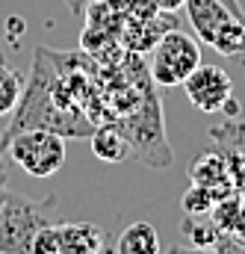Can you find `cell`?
Segmentation results:
<instances>
[{
	"label": "cell",
	"instance_id": "obj_17",
	"mask_svg": "<svg viewBox=\"0 0 245 254\" xmlns=\"http://www.w3.org/2000/svg\"><path fill=\"white\" fill-rule=\"evenodd\" d=\"M65 6H68V12L71 15H86V9L95 3V0H62Z\"/></svg>",
	"mask_w": 245,
	"mask_h": 254
},
{
	"label": "cell",
	"instance_id": "obj_9",
	"mask_svg": "<svg viewBox=\"0 0 245 254\" xmlns=\"http://www.w3.org/2000/svg\"><path fill=\"white\" fill-rule=\"evenodd\" d=\"M189 178H192V184H201V187H210V190L219 195V201L222 198H228L231 195V169H228V160L222 157V154H201L192 166H189Z\"/></svg>",
	"mask_w": 245,
	"mask_h": 254
},
{
	"label": "cell",
	"instance_id": "obj_11",
	"mask_svg": "<svg viewBox=\"0 0 245 254\" xmlns=\"http://www.w3.org/2000/svg\"><path fill=\"white\" fill-rule=\"evenodd\" d=\"M160 252H163V243H160V234L151 222L127 225L116 240V254H160Z\"/></svg>",
	"mask_w": 245,
	"mask_h": 254
},
{
	"label": "cell",
	"instance_id": "obj_20",
	"mask_svg": "<svg viewBox=\"0 0 245 254\" xmlns=\"http://www.w3.org/2000/svg\"><path fill=\"white\" fill-rule=\"evenodd\" d=\"M9 178H6V172H0V204H3V198H6V190H9V184H6Z\"/></svg>",
	"mask_w": 245,
	"mask_h": 254
},
{
	"label": "cell",
	"instance_id": "obj_13",
	"mask_svg": "<svg viewBox=\"0 0 245 254\" xmlns=\"http://www.w3.org/2000/svg\"><path fill=\"white\" fill-rule=\"evenodd\" d=\"M21 92H24V77L6 60H0V116L15 113V107L21 101Z\"/></svg>",
	"mask_w": 245,
	"mask_h": 254
},
{
	"label": "cell",
	"instance_id": "obj_16",
	"mask_svg": "<svg viewBox=\"0 0 245 254\" xmlns=\"http://www.w3.org/2000/svg\"><path fill=\"white\" fill-rule=\"evenodd\" d=\"M160 254H245V246H234V243H222V246H216V249H201V246H169L166 252Z\"/></svg>",
	"mask_w": 245,
	"mask_h": 254
},
{
	"label": "cell",
	"instance_id": "obj_23",
	"mask_svg": "<svg viewBox=\"0 0 245 254\" xmlns=\"http://www.w3.org/2000/svg\"><path fill=\"white\" fill-rule=\"evenodd\" d=\"M243 219H245V204H243Z\"/></svg>",
	"mask_w": 245,
	"mask_h": 254
},
{
	"label": "cell",
	"instance_id": "obj_22",
	"mask_svg": "<svg viewBox=\"0 0 245 254\" xmlns=\"http://www.w3.org/2000/svg\"><path fill=\"white\" fill-rule=\"evenodd\" d=\"M0 60H6V57H3V42H0Z\"/></svg>",
	"mask_w": 245,
	"mask_h": 254
},
{
	"label": "cell",
	"instance_id": "obj_3",
	"mask_svg": "<svg viewBox=\"0 0 245 254\" xmlns=\"http://www.w3.org/2000/svg\"><path fill=\"white\" fill-rule=\"evenodd\" d=\"M6 157L21 166L30 178H54L65 166V136L48 127L21 130L6 142Z\"/></svg>",
	"mask_w": 245,
	"mask_h": 254
},
{
	"label": "cell",
	"instance_id": "obj_2",
	"mask_svg": "<svg viewBox=\"0 0 245 254\" xmlns=\"http://www.w3.org/2000/svg\"><path fill=\"white\" fill-rule=\"evenodd\" d=\"M57 219V195L30 198L6 190L0 204V254H30L36 234Z\"/></svg>",
	"mask_w": 245,
	"mask_h": 254
},
{
	"label": "cell",
	"instance_id": "obj_10",
	"mask_svg": "<svg viewBox=\"0 0 245 254\" xmlns=\"http://www.w3.org/2000/svg\"><path fill=\"white\" fill-rule=\"evenodd\" d=\"M92 151H95V157L104 160V163H124V160L133 154L127 136L122 133V127L116 125V122L95 127V133H92Z\"/></svg>",
	"mask_w": 245,
	"mask_h": 254
},
{
	"label": "cell",
	"instance_id": "obj_7",
	"mask_svg": "<svg viewBox=\"0 0 245 254\" xmlns=\"http://www.w3.org/2000/svg\"><path fill=\"white\" fill-rule=\"evenodd\" d=\"M184 89L189 104L201 113H219L234 98V83L219 65H198L184 80Z\"/></svg>",
	"mask_w": 245,
	"mask_h": 254
},
{
	"label": "cell",
	"instance_id": "obj_18",
	"mask_svg": "<svg viewBox=\"0 0 245 254\" xmlns=\"http://www.w3.org/2000/svg\"><path fill=\"white\" fill-rule=\"evenodd\" d=\"M151 3H154V6H157L160 12H169V15H172V12L184 9V3H186V0H151Z\"/></svg>",
	"mask_w": 245,
	"mask_h": 254
},
{
	"label": "cell",
	"instance_id": "obj_4",
	"mask_svg": "<svg viewBox=\"0 0 245 254\" xmlns=\"http://www.w3.org/2000/svg\"><path fill=\"white\" fill-rule=\"evenodd\" d=\"M201 65V48L192 36H186L181 30H166L160 36V42L151 48V65L148 74L160 89H172V86H184V80Z\"/></svg>",
	"mask_w": 245,
	"mask_h": 254
},
{
	"label": "cell",
	"instance_id": "obj_12",
	"mask_svg": "<svg viewBox=\"0 0 245 254\" xmlns=\"http://www.w3.org/2000/svg\"><path fill=\"white\" fill-rule=\"evenodd\" d=\"M210 48L228 60H237L240 65H245V18H228Z\"/></svg>",
	"mask_w": 245,
	"mask_h": 254
},
{
	"label": "cell",
	"instance_id": "obj_5",
	"mask_svg": "<svg viewBox=\"0 0 245 254\" xmlns=\"http://www.w3.org/2000/svg\"><path fill=\"white\" fill-rule=\"evenodd\" d=\"M122 133L127 136L133 154H139V160H145L148 166H169L172 163V148L166 142V130H163V116H160V104H157V95H148L145 98V107L124 119Z\"/></svg>",
	"mask_w": 245,
	"mask_h": 254
},
{
	"label": "cell",
	"instance_id": "obj_8",
	"mask_svg": "<svg viewBox=\"0 0 245 254\" xmlns=\"http://www.w3.org/2000/svg\"><path fill=\"white\" fill-rule=\"evenodd\" d=\"M184 9H186L189 24H192L195 39H201L204 45L216 42V36H219V30L225 27L228 18H237L222 0H186Z\"/></svg>",
	"mask_w": 245,
	"mask_h": 254
},
{
	"label": "cell",
	"instance_id": "obj_1",
	"mask_svg": "<svg viewBox=\"0 0 245 254\" xmlns=\"http://www.w3.org/2000/svg\"><path fill=\"white\" fill-rule=\"evenodd\" d=\"M33 127H48V130H57L62 136H74V139H86L98 127L80 107H68L60 98V92L54 86V63H51L45 48H36L33 74L24 83L21 101L15 107V116L6 127V133L0 136V148L6 151V142L15 133L33 130Z\"/></svg>",
	"mask_w": 245,
	"mask_h": 254
},
{
	"label": "cell",
	"instance_id": "obj_19",
	"mask_svg": "<svg viewBox=\"0 0 245 254\" xmlns=\"http://www.w3.org/2000/svg\"><path fill=\"white\" fill-rule=\"evenodd\" d=\"M222 3H225L237 18H245V9H243V3H240V0H222Z\"/></svg>",
	"mask_w": 245,
	"mask_h": 254
},
{
	"label": "cell",
	"instance_id": "obj_21",
	"mask_svg": "<svg viewBox=\"0 0 245 254\" xmlns=\"http://www.w3.org/2000/svg\"><path fill=\"white\" fill-rule=\"evenodd\" d=\"M3 157H6V151L0 148V172H6V166H3Z\"/></svg>",
	"mask_w": 245,
	"mask_h": 254
},
{
	"label": "cell",
	"instance_id": "obj_6",
	"mask_svg": "<svg viewBox=\"0 0 245 254\" xmlns=\"http://www.w3.org/2000/svg\"><path fill=\"white\" fill-rule=\"evenodd\" d=\"M107 246V237L98 225L92 222H74V225H45L30 254H101Z\"/></svg>",
	"mask_w": 245,
	"mask_h": 254
},
{
	"label": "cell",
	"instance_id": "obj_15",
	"mask_svg": "<svg viewBox=\"0 0 245 254\" xmlns=\"http://www.w3.org/2000/svg\"><path fill=\"white\" fill-rule=\"evenodd\" d=\"M219 195L210 190V187H201V184H192L189 192L184 195V213L186 216H207L213 207H216Z\"/></svg>",
	"mask_w": 245,
	"mask_h": 254
},
{
	"label": "cell",
	"instance_id": "obj_14",
	"mask_svg": "<svg viewBox=\"0 0 245 254\" xmlns=\"http://www.w3.org/2000/svg\"><path fill=\"white\" fill-rule=\"evenodd\" d=\"M184 234L189 237L192 246H201V249H216V246L225 243L219 225H216V222H207L204 216H192V219H186L184 222Z\"/></svg>",
	"mask_w": 245,
	"mask_h": 254
}]
</instances>
